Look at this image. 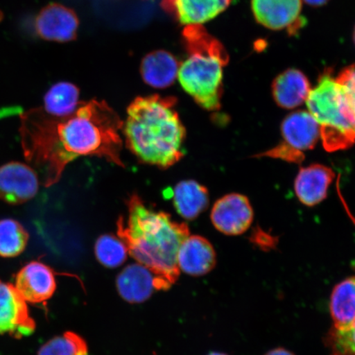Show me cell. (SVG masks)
Listing matches in <instances>:
<instances>
[{
    "mask_svg": "<svg viewBox=\"0 0 355 355\" xmlns=\"http://www.w3.org/2000/svg\"><path fill=\"white\" fill-rule=\"evenodd\" d=\"M123 122L105 101L93 100L65 118H55L42 108L21 114L19 133L26 161L40 173L44 187L60 181L70 162L96 155L123 166Z\"/></svg>",
    "mask_w": 355,
    "mask_h": 355,
    "instance_id": "6da1fadb",
    "label": "cell"
},
{
    "mask_svg": "<svg viewBox=\"0 0 355 355\" xmlns=\"http://www.w3.org/2000/svg\"><path fill=\"white\" fill-rule=\"evenodd\" d=\"M128 219L117 222L119 238L128 254L154 275L155 291H168L179 279L177 259L182 243L189 236L185 223L173 220L166 212L146 207L135 194L128 200Z\"/></svg>",
    "mask_w": 355,
    "mask_h": 355,
    "instance_id": "7a4b0ae2",
    "label": "cell"
},
{
    "mask_svg": "<svg viewBox=\"0 0 355 355\" xmlns=\"http://www.w3.org/2000/svg\"><path fill=\"white\" fill-rule=\"evenodd\" d=\"M174 97H137L128 108L124 123L126 144L148 165L167 168L184 157L185 128L175 110Z\"/></svg>",
    "mask_w": 355,
    "mask_h": 355,
    "instance_id": "3957f363",
    "label": "cell"
},
{
    "mask_svg": "<svg viewBox=\"0 0 355 355\" xmlns=\"http://www.w3.org/2000/svg\"><path fill=\"white\" fill-rule=\"evenodd\" d=\"M183 35L189 57L178 73L181 86L203 109L219 110L227 51L202 25L186 26Z\"/></svg>",
    "mask_w": 355,
    "mask_h": 355,
    "instance_id": "277c9868",
    "label": "cell"
},
{
    "mask_svg": "<svg viewBox=\"0 0 355 355\" xmlns=\"http://www.w3.org/2000/svg\"><path fill=\"white\" fill-rule=\"evenodd\" d=\"M305 103L320 128L327 152L347 150L355 144V116L329 71L324 72L317 86L311 89Z\"/></svg>",
    "mask_w": 355,
    "mask_h": 355,
    "instance_id": "5b68a950",
    "label": "cell"
},
{
    "mask_svg": "<svg viewBox=\"0 0 355 355\" xmlns=\"http://www.w3.org/2000/svg\"><path fill=\"white\" fill-rule=\"evenodd\" d=\"M281 133L282 143L257 157L300 164L304 159V153L313 150L321 139L318 122L305 110L288 114L281 124Z\"/></svg>",
    "mask_w": 355,
    "mask_h": 355,
    "instance_id": "8992f818",
    "label": "cell"
},
{
    "mask_svg": "<svg viewBox=\"0 0 355 355\" xmlns=\"http://www.w3.org/2000/svg\"><path fill=\"white\" fill-rule=\"evenodd\" d=\"M254 218V208L250 199L241 193H230L217 200L211 213L215 228L230 236L247 232Z\"/></svg>",
    "mask_w": 355,
    "mask_h": 355,
    "instance_id": "52a82bcc",
    "label": "cell"
},
{
    "mask_svg": "<svg viewBox=\"0 0 355 355\" xmlns=\"http://www.w3.org/2000/svg\"><path fill=\"white\" fill-rule=\"evenodd\" d=\"M252 15L259 24L273 31L293 33L303 26V0H251Z\"/></svg>",
    "mask_w": 355,
    "mask_h": 355,
    "instance_id": "ba28073f",
    "label": "cell"
},
{
    "mask_svg": "<svg viewBox=\"0 0 355 355\" xmlns=\"http://www.w3.org/2000/svg\"><path fill=\"white\" fill-rule=\"evenodd\" d=\"M39 177L32 167L10 162L0 167V199L10 205L30 201L39 190Z\"/></svg>",
    "mask_w": 355,
    "mask_h": 355,
    "instance_id": "9c48e42d",
    "label": "cell"
},
{
    "mask_svg": "<svg viewBox=\"0 0 355 355\" xmlns=\"http://www.w3.org/2000/svg\"><path fill=\"white\" fill-rule=\"evenodd\" d=\"M34 328L26 302L15 286L0 281V335L29 336Z\"/></svg>",
    "mask_w": 355,
    "mask_h": 355,
    "instance_id": "30bf717a",
    "label": "cell"
},
{
    "mask_svg": "<svg viewBox=\"0 0 355 355\" xmlns=\"http://www.w3.org/2000/svg\"><path fill=\"white\" fill-rule=\"evenodd\" d=\"M15 287L26 302L42 303L54 295L56 290L55 274L41 261H32L17 273Z\"/></svg>",
    "mask_w": 355,
    "mask_h": 355,
    "instance_id": "8fae6325",
    "label": "cell"
},
{
    "mask_svg": "<svg viewBox=\"0 0 355 355\" xmlns=\"http://www.w3.org/2000/svg\"><path fill=\"white\" fill-rule=\"evenodd\" d=\"M78 19L75 12L59 3L49 4L35 19L40 37L47 41L66 42L76 37Z\"/></svg>",
    "mask_w": 355,
    "mask_h": 355,
    "instance_id": "7c38bea8",
    "label": "cell"
},
{
    "mask_svg": "<svg viewBox=\"0 0 355 355\" xmlns=\"http://www.w3.org/2000/svg\"><path fill=\"white\" fill-rule=\"evenodd\" d=\"M335 177L334 171L322 164L300 168L294 184L297 198L304 206L318 205L327 198L328 190Z\"/></svg>",
    "mask_w": 355,
    "mask_h": 355,
    "instance_id": "4fadbf2b",
    "label": "cell"
},
{
    "mask_svg": "<svg viewBox=\"0 0 355 355\" xmlns=\"http://www.w3.org/2000/svg\"><path fill=\"white\" fill-rule=\"evenodd\" d=\"M232 0H162V7L180 24L202 25L215 19Z\"/></svg>",
    "mask_w": 355,
    "mask_h": 355,
    "instance_id": "5bb4252c",
    "label": "cell"
},
{
    "mask_svg": "<svg viewBox=\"0 0 355 355\" xmlns=\"http://www.w3.org/2000/svg\"><path fill=\"white\" fill-rule=\"evenodd\" d=\"M177 263L180 272L192 277L204 276L216 266L215 248L206 238L189 235L182 243Z\"/></svg>",
    "mask_w": 355,
    "mask_h": 355,
    "instance_id": "9a60e30c",
    "label": "cell"
},
{
    "mask_svg": "<svg viewBox=\"0 0 355 355\" xmlns=\"http://www.w3.org/2000/svg\"><path fill=\"white\" fill-rule=\"evenodd\" d=\"M311 89L308 78L295 69H288L279 74L272 86L275 102L286 110L295 109L304 103Z\"/></svg>",
    "mask_w": 355,
    "mask_h": 355,
    "instance_id": "2e32d148",
    "label": "cell"
},
{
    "mask_svg": "<svg viewBox=\"0 0 355 355\" xmlns=\"http://www.w3.org/2000/svg\"><path fill=\"white\" fill-rule=\"evenodd\" d=\"M119 295L130 304L148 300L155 291V279L150 270L140 263L128 265L116 279Z\"/></svg>",
    "mask_w": 355,
    "mask_h": 355,
    "instance_id": "e0dca14e",
    "label": "cell"
},
{
    "mask_svg": "<svg viewBox=\"0 0 355 355\" xmlns=\"http://www.w3.org/2000/svg\"><path fill=\"white\" fill-rule=\"evenodd\" d=\"M180 67L179 62L171 53L158 51L144 58L141 64V73L149 86L166 88L175 83Z\"/></svg>",
    "mask_w": 355,
    "mask_h": 355,
    "instance_id": "ac0fdd59",
    "label": "cell"
},
{
    "mask_svg": "<svg viewBox=\"0 0 355 355\" xmlns=\"http://www.w3.org/2000/svg\"><path fill=\"white\" fill-rule=\"evenodd\" d=\"M173 199L177 212L187 220L196 219L209 205L207 188L194 180L180 182L173 191Z\"/></svg>",
    "mask_w": 355,
    "mask_h": 355,
    "instance_id": "d6986e66",
    "label": "cell"
},
{
    "mask_svg": "<svg viewBox=\"0 0 355 355\" xmlns=\"http://www.w3.org/2000/svg\"><path fill=\"white\" fill-rule=\"evenodd\" d=\"M79 90L72 83L55 84L44 97L43 110L55 118L69 117L79 107Z\"/></svg>",
    "mask_w": 355,
    "mask_h": 355,
    "instance_id": "ffe728a7",
    "label": "cell"
},
{
    "mask_svg": "<svg viewBox=\"0 0 355 355\" xmlns=\"http://www.w3.org/2000/svg\"><path fill=\"white\" fill-rule=\"evenodd\" d=\"M330 312L336 327L347 326L355 318V274L333 288Z\"/></svg>",
    "mask_w": 355,
    "mask_h": 355,
    "instance_id": "44dd1931",
    "label": "cell"
},
{
    "mask_svg": "<svg viewBox=\"0 0 355 355\" xmlns=\"http://www.w3.org/2000/svg\"><path fill=\"white\" fill-rule=\"evenodd\" d=\"M29 234L19 221L0 220V256L15 257L24 251Z\"/></svg>",
    "mask_w": 355,
    "mask_h": 355,
    "instance_id": "7402d4cb",
    "label": "cell"
},
{
    "mask_svg": "<svg viewBox=\"0 0 355 355\" xmlns=\"http://www.w3.org/2000/svg\"><path fill=\"white\" fill-rule=\"evenodd\" d=\"M96 259L107 268H116L124 263L128 255L125 243L111 234L101 235L95 244Z\"/></svg>",
    "mask_w": 355,
    "mask_h": 355,
    "instance_id": "603a6c76",
    "label": "cell"
},
{
    "mask_svg": "<svg viewBox=\"0 0 355 355\" xmlns=\"http://www.w3.org/2000/svg\"><path fill=\"white\" fill-rule=\"evenodd\" d=\"M38 355H88V348L81 336L69 331L49 340Z\"/></svg>",
    "mask_w": 355,
    "mask_h": 355,
    "instance_id": "cb8c5ba5",
    "label": "cell"
},
{
    "mask_svg": "<svg viewBox=\"0 0 355 355\" xmlns=\"http://www.w3.org/2000/svg\"><path fill=\"white\" fill-rule=\"evenodd\" d=\"M330 355H355V318L347 326H332L324 337Z\"/></svg>",
    "mask_w": 355,
    "mask_h": 355,
    "instance_id": "d4e9b609",
    "label": "cell"
},
{
    "mask_svg": "<svg viewBox=\"0 0 355 355\" xmlns=\"http://www.w3.org/2000/svg\"><path fill=\"white\" fill-rule=\"evenodd\" d=\"M355 116V64L346 67L336 78Z\"/></svg>",
    "mask_w": 355,
    "mask_h": 355,
    "instance_id": "484cf974",
    "label": "cell"
},
{
    "mask_svg": "<svg viewBox=\"0 0 355 355\" xmlns=\"http://www.w3.org/2000/svg\"><path fill=\"white\" fill-rule=\"evenodd\" d=\"M265 355H295L294 353L290 352L285 348H276L272 350H270Z\"/></svg>",
    "mask_w": 355,
    "mask_h": 355,
    "instance_id": "4316f807",
    "label": "cell"
},
{
    "mask_svg": "<svg viewBox=\"0 0 355 355\" xmlns=\"http://www.w3.org/2000/svg\"><path fill=\"white\" fill-rule=\"evenodd\" d=\"M304 2L312 7H321L329 1V0H303Z\"/></svg>",
    "mask_w": 355,
    "mask_h": 355,
    "instance_id": "83f0119b",
    "label": "cell"
},
{
    "mask_svg": "<svg viewBox=\"0 0 355 355\" xmlns=\"http://www.w3.org/2000/svg\"><path fill=\"white\" fill-rule=\"evenodd\" d=\"M207 355H228L224 353H220V352H211L209 354Z\"/></svg>",
    "mask_w": 355,
    "mask_h": 355,
    "instance_id": "f1b7e54d",
    "label": "cell"
},
{
    "mask_svg": "<svg viewBox=\"0 0 355 355\" xmlns=\"http://www.w3.org/2000/svg\"><path fill=\"white\" fill-rule=\"evenodd\" d=\"M353 39H354V44H355V28H354V30Z\"/></svg>",
    "mask_w": 355,
    "mask_h": 355,
    "instance_id": "f546056e",
    "label": "cell"
}]
</instances>
